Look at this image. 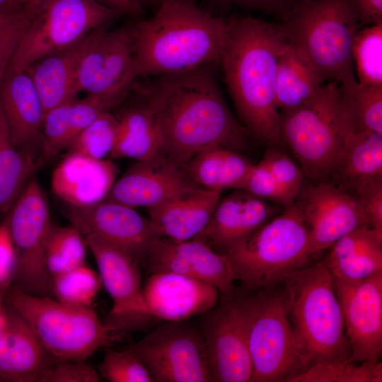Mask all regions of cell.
Here are the masks:
<instances>
[{"mask_svg":"<svg viewBox=\"0 0 382 382\" xmlns=\"http://www.w3.org/2000/svg\"><path fill=\"white\" fill-rule=\"evenodd\" d=\"M6 311L7 325L0 339V382H40L45 370L60 359L7 303Z\"/></svg>","mask_w":382,"mask_h":382,"instance_id":"cell-23","label":"cell"},{"mask_svg":"<svg viewBox=\"0 0 382 382\" xmlns=\"http://www.w3.org/2000/svg\"><path fill=\"white\" fill-rule=\"evenodd\" d=\"M78 229L95 257L102 284L112 301L105 327L118 334L139 328L151 318L144 301L140 264L88 231Z\"/></svg>","mask_w":382,"mask_h":382,"instance_id":"cell-14","label":"cell"},{"mask_svg":"<svg viewBox=\"0 0 382 382\" xmlns=\"http://www.w3.org/2000/svg\"><path fill=\"white\" fill-rule=\"evenodd\" d=\"M323 261L333 279L357 282L382 272V232L361 226L336 241Z\"/></svg>","mask_w":382,"mask_h":382,"instance_id":"cell-27","label":"cell"},{"mask_svg":"<svg viewBox=\"0 0 382 382\" xmlns=\"http://www.w3.org/2000/svg\"><path fill=\"white\" fill-rule=\"evenodd\" d=\"M358 82L382 86V23L356 33L352 45Z\"/></svg>","mask_w":382,"mask_h":382,"instance_id":"cell-37","label":"cell"},{"mask_svg":"<svg viewBox=\"0 0 382 382\" xmlns=\"http://www.w3.org/2000/svg\"><path fill=\"white\" fill-rule=\"evenodd\" d=\"M154 382L214 381L199 328L168 322L131 345Z\"/></svg>","mask_w":382,"mask_h":382,"instance_id":"cell-13","label":"cell"},{"mask_svg":"<svg viewBox=\"0 0 382 382\" xmlns=\"http://www.w3.org/2000/svg\"><path fill=\"white\" fill-rule=\"evenodd\" d=\"M349 193L359 201L369 225L382 232V177L362 181Z\"/></svg>","mask_w":382,"mask_h":382,"instance_id":"cell-46","label":"cell"},{"mask_svg":"<svg viewBox=\"0 0 382 382\" xmlns=\"http://www.w3.org/2000/svg\"><path fill=\"white\" fill-rule=\"evenodd\" d=\"M227 21L192 0H163L150 18L131 25L136 78L190 71L220 62Z\"/></svg>","mask_w":382,"mask_h":382,"instance_id":"cell-3","label":"cell"},{"mask_svg":"<svg viewBox=\"0 0 382 382\" xmlns=\"http://www.w3.org/2000/svg\"><path fill=\"white\" fill-rule=\"evenodd\" d=\"M0 106L14 145L32 154L35 144L40 143L42 148L44 110L25 71L5 76L0 85Z\"/></svg>","mask_w":382,"mask_h":382,"instance_id":"cell-26","label":"cell"},{"mask_svg":"<svg viewBox=\"0 0 382 382\" xmlns=\"http://www.w3.org/2000/svg\"><path fill=\"white\" fill-rule=\"evenodd\" d=\"M281 283L306 368L320 361L349 360L341 306L324 262L302 267Z\"/></svg>","mask_w":382,"mask_h":382,"instance_id":"cell-5","label":"cell"},{"mask_svg":"<svg viewBox=\"0 0 382 382\" xmlns=\"http://www.w3.org/2000/svg\"><path fill=\"white\" fill-rule=\"evenodd\" d=\"M135 79L131 25L113 30L104 28L80 62L79 92L127 95Z\"/></svg>","mask_w":382,"mask_h":382,"instance_id":"cell-18","label":"cell"},{"mask_svg":"<svg viewBox=\"0 0 382 382\" xmlns=\"http://www.w3.org/2000/svg\"><path fill=\"white\" fill-rule=\"evenodd\" d=\"M4 300L58 359L86 361L119 340L118 333L108 330L91 307L29 294L11 286L6 290Z\"/></svg>","mask_w":382,"mask_h":382,"instance_id":"cell-8","label":"cell"},{"mask_svg":"<svg viewBox=\"0 0 382 382\" xmlns=\"http://www.w3.org/2000/svg\"><path fill=\"white\" fill-rule=\"evenodd\" d=\"M253 382L287 381L306 369L282 292L255 291L249 330Z\"/></svg>","mask_w":382,"mask_h":382,"instance_id":"cell-9","label":"cell"},{"mask_svg":"<svg viewBox=\"0 0 382 382\" xmlns=\"http://www.w3.org/2000/svg\"><path fill=\"white\" fill-rule=\"evenodd\" d=\"M378 177H382V134L352 131L329 180L349 192L359 183Z\"/></svg>","mask_w":382,"mask_h":382,"instance_id":"cell-30","label":"cell"},{"mask_svg":"<svg viewBox=\"0 0 382 382\" xmlns=\"http://www.w3.org/2000/svg\"><path fill=\"white\" fill-rule=\"evenodd\" d=\"M253 165L238 151L214 146L197 154L183 170L199 187L221 192L242 190Z\"/></svg>","mask_w":382,"mask_h":382,"instance_id":"cell-29","label":"cell"},{"mask_svg":"<svg viewBox=\"0 0 382 382\" xmlns=\"http://www.w3.org/2000/svg\"><path fill=\"white\" fill-rule=\"evenodd\" d=\"M233 278L251 291H270L311 257L308 228L294 203L222 253Z\"/></svg>","mask_w":382,"mask_h":382,"instance_id":"cell-6","label":"cell"},{"mask_svg":"<svg viewBox=\"0 0 382 382\" xmlns=\"http://www.w3.org/2000/svg\"><path fill=\"white\" fill-rule=\"evenodd\" d=\"M118 120L110 111L102 113L83 129L67 148V154H78L94 159L110 156L116 140Z\"/></svg>","mask_w":382,"mask_h":382,"instance_id":"cell-39","label":"cell"},{"mask_svg":"<svg viewBox=\"0 0 382 382\" xmlns=\"http://www.w3.org/2000/svg\"><path fill=\"white\" fill-rule=\"evenodd\" d=\"M142 93L162 152L180 168L209 147H244L249 132L233 116L208 66L158 76Z\"/></svg>","mask_w":382,"mask_h":382,"instance_id":"cell-1","label":"cell"},{"mask_svg":"<svg viewBox=\"0 0 382 382\" xmlns=\"http://www.w3.org/2000/svg\"><path fill=\"white\" fill-rule=\"evenodd\" d=\"M123 15L93 0H56L30 21L6 76L75 44Z\"/></svg>","mask_w":382,"mask_h":382,"instance_id":"cell-11","label":"cell"},{"mask_svg":"<svg viewBox=\"0 0 382 382\" xmlns=\"http://www.w3.org/2000/svg\"><path fill=\"white\" fill-rule=\"evenodd\" d=\"M279 212V206L244 190H236L219 199L208 224L194 238L222 254Z\"/></svg>","mask_w":382,"mask_h":382,"instance_id":"cell-22","label":"cell"},{"mask_svg":"<svg viewBox=\"0 0 382 382\" xmlns=\"http://www.w3.org/2000/svg\"><path fill=\"white\" fill-rule=\"evenodd\" d=\"M98 372L83 360H59L51 364L40 382H98Z\"/></svg>","mask_w":382,"mask_h":382,"instance_id":"cell-45","label":"cell"},{"mask_svg":"<svg viewBox=\"0 0 382 382\" xmlns=\"http://www.w3.org/2000/svg\"><path fill=\"white\" fill-rule=\"evenodd\" d=\"M69 217L72 225L127 254L144 264L153 241L163 235L149 219L133 207L105 199L85 206L71 207Z\"/></svg>","mask_w":382,"mask_h":382,"instance_id":"cell-16","label":"cell"},{"mask_svg":"<svg viewBox=\"0 0 382 382\" xmlns=\"http://www.w3.org/2000/svg\"><path fill=\"white\" fill-rule=\"evenodd\" d=\"M102 284L99 274L83 264L52 277V295L65 303L90 307Z\"/></svg>","mask_w":382,"mask_h":382,"instance_id":"cell-38","label":"cell"},{"mask_svg":"<svg viewBox=\"0 0 382 382\" xmlns=\"http://www.w3.org/2000/svg\"><path fill=\"white\" fill-rule=\"evenodd\" d=\"M74 100L50 110L44 115L41 149L46 160L56 156L71 143L70 113Z\"/></svg>","mask_w":382,"mask_h":382,"instance_id":"cell-41","label":"cell"},{"mask_svg":"<svg viewBox=\"0 0 382 382\" xmlns=\"http://www.w3.org/2000/svg\"><path fill=\"white\" fill-rule=\"evenodd\" d=\"M6 291H0V339L7 325L6 303L4 300Z\"/></svg>","mask_w":382,"mask_h":382,"instance_id":"cell-52","label":"cell"},{"mask_svg":"<svg viewBox=\"0 0 382 382\" xmlns=\"http://www.w3.org/2000/svg\"><path fill=\"white\" fill-rule=\"evenodd\" d=\"M325 82L308 59L286 41L280 52L276 77L275 101L279 111L307 103Z\"/></svg>","mask_w":382,"mask_h":382,"instance_id":"cell-31","label":"cell"},{"mask_svg":"<svg viewBox=\"0 0 382 382\" xmlns=\"http://www.w3.org/2000/svg\"><path fill=\"white\" fill-rule=\"evenodd\" d=\"M282 143L311 182L330 180L349 134L354 131L343 109L339 83H325L307 103L279 112Z\"/></svg>","mask_w":382,"mask_h":382,"instance_id":"cell-7","label":"cell"},{"mask_svg":"<svg viewBox=\"0 0 382 382\" xmlns=\"http://www.w3.org/2000/svg\"><path fill=\"white\" fill-rule=\"evenodd\" d=\"M261 161L278 183L296 198L303 182L304 174L301 168L286 154L274 148L267 150Z\"/></svg>","mask_w":382,"mask_h":382,"instance_id":"cell-44","label":"cell"},{"mask_svg":"<svg viewBox=\"0 0 382 382\" xmlns=\"http://www.w3.org/2000/svg\"><path fill=\"white\" fill-rule=\"evenodd\" d=\"M139 1H140L141 3L145 1V0H139Z\"/></svg>","mask_w":382,"mask_h":382,"instance_id":"cell-54","label":"cell"},{"mask_svg":"<svg viewBox=\"0 0 382 382\" xmlns=\"http://www.w3.org/2000/svg\"><path fill=\"white\" fill-rule=\"evenodd\" d=\"M202 314L199 330L214 381L250 382L249 330L255 291L235 287Z\"/></svg>","mask_w":382,"mask_h":382,"instance_id":"cell-10","label":"cell"},{"mask_svg":"<svg viewBox=\"0 0 382 382\" xmlns=\"http://www.w3.org/2000/svg\"><path fill=\"white\" fill-rule=\"evenodd\" d=\"M102 5L117 10L132 17L143 15L142 3L139 0H93Z\"/></svg>","mask_w":382,"mask_h":382,"instance_id":"cell-50","label":"cell"},{"mask_svg":"<svg viewBox=\"0 0 382 382\" xmlns=\"http://www.w3.org/2000/svg\"><path fill=\"white\" fill-rule=\"evenodd\" d=\"M307 1H311V0H307Z\"/></svg>","mask_w":382,"mask_h":382,"instance_id":"cell-55","label":"cell"},{"mask_svg":"<svg viewBox=\"0 0 382 382\" xmlns=\"http://www.w3.org/2000/svg\"><path fill=\"white\" fill-rule=\"evenodd\" d=\"M295 202L308 228L311 256L354 229L369 224L356 197L330 180L303 182Z\"/></svg>","mask_w":382,"mask_h":382,"instance_id":"cell-15","label":"cell"},{"mask_svg":"<svg viewBox=\"0 0 382 382\" xmlns=\"http://www.w3.org/2000/svg\"><path fill=\"white\" fill-rule=\"evenodd\" d=\"M56 0H14L18 10L24 12L32 19Z\"/></svg>","mask_w":382,"mask_h":382,"instance_id":"cell-51","label":"cell"},{"mask_svg":"<svg viewBox=\"0 0 382 382\" xmlns=\"http://www.w3.org/2000/svg\"><path fill=\"white\" fill-rule=\"evenodd\" d=\"M118 120L110 158L146 160L162 152L154 115L146 105L127 109Z\"/></svg>","mask_w":382,"mask_h":382,"instance_id":"cell-32","label":"cell"},{"mask_svg":"<svg viewBox=\"0 0 382 382\" xmlns=\"http://www.w3.org/2000/svg\"><path fill=\"white\" fill-rule=\"evenodd\" d=\"M98 370L100 376L110 382H154L131 346L124 350L106 347Z\"/></svg>","mask_w":382,"mask_h":382,"instance_id":"cell-40","label":"cell"},{"mask_svg":"<svg viewBox=\"0 0 382 382\" xmlns=\"http://www.w3.org/2000/svg\"><path fill=\"white\" fill-rule=\"evenodd\" d=\"M359 25L351 0L295 1L280 25L322 79L339 84L357 80L352 45Z\"/></svg>","mask_w":382,"mask_h":382,"instance_id":"cell-4","label":"cell"},{"mask_svg":"<svg viewBox=\"0 0 382 382\" xmlns=\"http://www.w3.org/2000/svg\"><path fill=\"white\" fill-rule=\"evenodd\" d=\"M382 364L366 361L357 364L349 360L315 363L293 376L289 382H381Z\"/></svg>","mask_w":382,"mask_h":382,"instance_id":"cell-36","label":"cell"},{"mask_svg":"<svg viewBox=\"0 0 382 382\" xmlns=\"http://www.w3.org/2000/svg\"><path fill=\"white\" fill-rule=\"evenodd\" d=\"M15 252L11 286L29 294L53 297L52 277L45 262L52 225L46 195L36 179H30L6 221Z\"/></svg>","mask_w":382,"mask_h":382,"instance_id":"cell-12","label":"cell"},{"mask_svg":"<svg viewBox=\"0 0 382 382\" xmlns=\"http://www.w3.org/2000/svg\"><path fill=\"white\" fill-rule=\"evenodd\" d=\"M286 37L280 25L250 16L227 21L220 62L246 129L272 146L282 144L275 85Z\"/></svg>","mask_w":382,"mask_h":382,"instance_id":"cell-2","label":"cell"},{"mask_svg":"<svg viewBox=\"0 0 382 382\" xmlns=\"http://www.w3.org/2000/svg\"><path fill=\"white\" fill-rule=\"evenodd\" d=\"M149 273L173 272L206 283L226 294L234 279L226 257L197 239L175 241L166 237L151 243L145 263Z\"/></svg>","mask_w":382,"mask_h":382,"instance_id":"cell-20","label":"cell"},{"mask_svg":"<svg viewBox=\"0 0 382 382\" xmlns=\"http://www.w3.org/2000/svg\"><path fill=\"white\" fill-rule=\"evenodd\" d=\"M339 91L354 131L382 134V86L362 84L356 80L339 84Z\"/></svg>","mask_w":382,"mask_h":382,"instance_id":"cell-34","label":"cell"},{"mask_svg":"<svg viewBox=\"0 0 382 382\" xmlns=\"http://www.w3.org/2000/svg\"><path fill=\"white\" fill-rule=\"evenodd\" d=\"M221 192L202 188L148 207L147 212L163 236L175 241L191 240L208 224Z\"/></svg>","mask_w":382,"mask_h":382,"instance_id":"cell-28","label":"cell"},{"mask_svg":"<svg viewBox=\"0 0 382 382\" xmlns=\"http://www.w3.org/2000/svg\"><path fill=\"white\" fill-rule=\"evenodd\" d=\"M87 244L74 225L52 224L45 244V262L51 277L85 264Z\"/></svg>","mask_w":382,"mask_h":382,"instance_id":"cell-35","label":"cell"},{"mask_svg":"<svg viewBox=\"0 0 382 382\" xmlns=\"http://www.w3.org/2000/svg\"><path fill=\"white\" fill-rule=\"evenodd\" d=\"M116 174L117 168L110 161L67 154L53 171L51 186L70 207H85L106 198Z\"/></svg>","mask_w":382,"mask_h":382,"instance_id":"cell-25","label":"cell"},{"mask_svg":"<svg viewBox=\"0 0 382 382\" xmlns=\"http://www.w3.org/2000/svg\"><path fill=\"white\" fill-rule=\"evenodd\" d=\"M242 190L279 207L293 204L296 198L286 191L260 161L254 164Z\"/></svg>","mask_w":382,"mask_h":382,"instance_id":"cell-43","label":"cell"},{"mask_svg":"<svg viewBox=\"0 0 382 382\" xmlns=\"http://www.w3.org/2000/svg\"><path fill=\"white\" fill-rule=\"evenodd\" d=\"M15 11H19L16 8L14 0H0V15Z\"/></svg>","mask_w":382,"mask_h":382,"instance_id":"cell-53","label":"cell"},{"mask_svg":"<svg viewBox=\"0 0 382 382\" xmlns=\"http://www.w3.org/2000/svg\"><path fill=\"white\" fill-rule=\"evenodd\" d=\"M202 188L161 152L137 161L115 180L105 199L148 208Z\"/></svg>","mask_w":382,"mask_h":382,"instance_id":"cell-19","label":"cell"},{"mask_svg":"<svg viewBox=\"0 0 382 382\" xmlns=\"http://www.w3.org/2000/svg\"><path fill=\"white\" fill-rule=\"evenodd\" d=\"M107 27L91 31L71 46L35 62L24 71L35 86L45 115L50 110L77 98L79 92L76 75L80 62Z\"/></svg>","mask_w":382,"mask_h":382,"instance_id":"cell-24","label":"cell"},{"mask_svg":"<svg viewBox=\"0 0 382 382\" xmlns=\"http://www.w3.org/2000/svg\"><path fill=\"white\" fill-rule=\"evenodd\" d=\"M214 4L228 8L237 6L260 11L284 18L295 0H208Z\"/></svg>","mask_w":382,"mask_h":382,"instance_id":"cell-47","label":"cell"},{"mask_svg":"<svg viewBox=\"0 0 382 382\" xmlns=\"http://www.w3.org/2000/svg\"><path fill=\"white\" fill-rule=\"evenodd\" d=\"M145 1H146V0H145Z\"/></svg>","mask_w":382,"mask_h":382,"instance_id":"cell-56","label":"cell"},{"mask_svg":"<svg viewBox=\"0 0 382 382\" xmlns=\"http://www.w3.org/2000/svg\"><path fill=\"white\" fill-rule=\"evenodd\" d=\"M31 20L21 11L0 15V85Z\"/></svg>","mask_w":382,"mask_h":382,"instance_id":"cell-42","label":"cell"},{"mask_svg":"<svg viewBox=\"0 0 382 382\" xmlns=\"http://www.w3.org/2000/svg\"><path fill=\"white\" fill-rule=\"evenodd\" d=\"M219 292L208 283L173 272L151 273L142 287L149 316L168 322L206 313L217 303Z\"/></svg>","mask_w":382,"mask_h":382,"instance_id":"cell-21","label":"cell"},{"mask_svg":"<svg viewBox=\"0 0 382 382\" xmlns=\"http://www.w3.org/2000/svg\"><path fill=\"white\" fill-rule=\"evenodd\" d=\"M35 168L33 154L14 145L0 106V212L11 209Z\"/></svg>","mask_w":382,"mask_h":382,"instance_id":"cell-33","label":"cell"},{"mask_svg":"<svg viewBox=\"0 0 382 382\" xmlns=\"http://www.w3.org/2000/svg\"><path fill=\"white\" fill-rule=\"evenodd\" d=\"M360 25L382 23V0H351Z\"/></svg>","mask_w":382,"mask_h":382,"instance_id":"cell-49","label":"cell"},{"mask_svg":"<svg viewBox=\"0 0 382 382\" xmlns=\"http://www.w3.org/2000/svg\"><path fill=\"white\" fill-rule=\"evenodd\" d=\"M15 268V252L6 221L0 224V291L11 285Z\"/></svg>","mask_w":382,"mask_h":382,"instance_id":"cell-48","label":"cell"},{"mask_svg":"<svg viewBox=\"0 0 382 382\" xmlns=\"http://www.w3.org/2000/svg\"><path fill=\"white\" fill-rule=\"evenodd\" d=\"M333 282L350 347L349 361L379 360L382 353V272L357 282L333 279Z\"/></svg>","mask_w":382,"mask_h":382,"instance_id":"cell-17","label":"cell"}]
</instances>
